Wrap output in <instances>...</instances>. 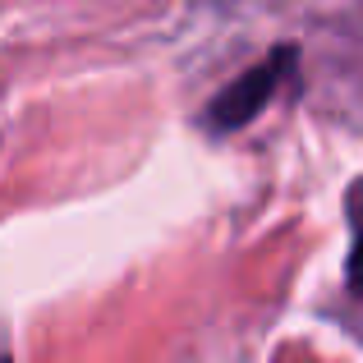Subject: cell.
<instances>
[{
	"label": "cell",
	"mask_w": 363,
	"mask_h": 363,
	"mask_svg": "<svg viewBox=\"0 0 363 363\" xmlns=\"http://www.w3.org/2000/svg\"><path fill=\"white\" fill-rule=\"evenodd\" d=\"M276 74H281V65H267V69H253V74H244L240 83H235L230 92H221L216 97V124H244L248 116H257V106H262V97L272 92V83H276Z\"/></svg>",
	"instance_id": "1"
},
{
	"label": "cell",
	"mask_w": 363,
	"mask_h": 363,
	"mask_svg": "<svg viewBox=\"0 0 363 363\" xmlns=\"http://www.w3.org/2000/svg\"><path fill=\"white\" fill-rule=\"evenodd\" d=\"M350 281H354V290L363 294V230H359V244H354V257H350Z\"/></svg>",
	"instance_id": "2"
}]
</instances>
